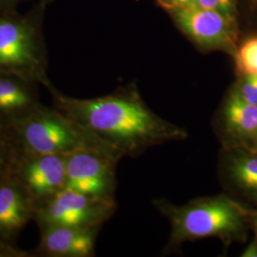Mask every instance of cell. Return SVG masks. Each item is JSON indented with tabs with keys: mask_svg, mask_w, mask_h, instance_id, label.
<instances>
[{
	"mask_svg": "<svg viewBox=\"0 0 257 257\" xmlns=\"http://www.w3.org/2000/svg\"><path fill=\"white\" fill-rule=\"evenodd\" d=\"M115 209V200H104L64 188L35 207L34 222L37 226L100 228Z\"/></svg>",
	"mask_w": 257,
	"mask_h": 257,
	"instance_id": "5b68a950",
	"label": "cell"
},
{
	"mask_svg": "<svg viewBox=\"0 0 257 257\" xmlns=\"http://www.w3.org/2000/svg\"><path fill=\"white\" fill-rule=\"evenodd\" d=\"M156 209L171 223V246L187 241L219 238L227 245L243 238L252 213L226 194L193 199L184 205L155 201Z\"/></svg>",
	"mask_w": 257,
	"mask_h": 257,
	"instance_id": "7a4b0ae2",
	"label": "cell"
},
{
	"mask_svg": "<svg viewBox=\"0 0 257 257\" xmlns=\"http://www.w3.org/2000/svg\"><path fill=\"white\" fill-rule=\"evenodd\" d=\"M120 158L95 151L66 156L65 189L104 200H115V169Z\"/></svg>",
	"mask_w": 257,
	"mask_h": 257,
	"instance_id": "ba28073f",
	"label": "cell"
},
{
	"mask_svg": "<svg viewBox=\"0 0 257 257\" xmlns=\"http://www.w3.org/2000/svg\"><path fill=\"white\" fill-rule=\"evenodd\" d=\"M65 158V156L29 153L16 148L10 176L36 207L64 189Z\"/></svg>",
	"mask_w": 257,
	"mask_h": 257,
	"instance_id": "8992f818",
	"label": "cell"
},
{
	"mask_svg": "<svg viewBox=\"0 0 257 257\" xmlns=\"http://www.w3.org/2000/svg\"><path fill=\"white\" fill-rule=\"evenodd\" d=\"M249 149H254V150H257V135L255 138H254V141H253L252 145H251V148H249Z\"/></svg>",
	"mask_w": 257,
	"mask_h": 257,
	"instance_id": "603a6c76",
	"label": "cell"
},
{
	"mask_svg": "<svg viewBox=\"0 0 257 257\" xmlns=\"http://www.w3.org/2000/svg\"><path fill=\"white\" fill-rule=\"evenodd\" d=\"M219 174L229 191L257 203V150L223 148Z\"/></svg>",
	"mask_w": 257,
	"mask_h": 257,
	"instance_id": "8fae6325",
	"label": "cell"
},
{
	"mask_svg": "<svg viewBox=\"0 0 257 257\" xmlns=\"http://www.w3.org/2000/svg\"><path fill=\"white\" fill-rule=\"evenodd\" d=\"M16 146L8 128L0 127V183L11 175Z\"/></svg>",
	"mask_w": 257,
	"mask_h": 257,
	"instance_id": "9a60e30c",
	"label": "cell"
},
{
	"mask_svg": "<svg viewBox=\"0 0 257 257\" xmlns=\"http://www.w3.org/2000/svg\"><path fill=\"white\" fill-rule=\"evenodd\" d=\"M38 86L19 76L0 74V127L9 128L42 104Z\"/></svg>",
	"mask_w": 257,
	"mask_h": 257,
	"instance_id": "7c38bea8",
	"label": "cell"
},
{
	"mask_svg": "<svg viewBox=\"0 0 257 257\" xmlns=\"http://www.w3.org/2000/svg\"><path fill=\"white\" fill-rule=\"evenodd\" d=\"M175 24L195 46L205 52L219 51L234 55L236 52V20L218 12L197 6L170 13Z\"/></svg>",
	"mask_w": 257,
	"mask_h": 257,
	"instance_id": "52a82bcc",
	"label": "cell"
},
{
	"mask_svg": "<svg viewBox=\"0 0 257 257\" xmlns=\"http://www.w3.org/2000/svg\"><path fill=\"white\" fill-rule=\"evenodd\" d=\"M33 251L19 248L16 244L0 239V257H34Z\"/></svg>",
	"mask_w": 257,
	"mask_h": 257,
	"instance_id": "ac0fdd59",
	"label": "cell"
},
{
	"mask_svg": "<svg viewBox=\"0 0 257 257\" xmlns=\"http://www.w3.org/2000/svg\"><path fill=\"white\" fill-rule=\"evenodd\" d=\"M232 89L245 101L257 106V75L241 74L238 82Z\"/></svg>",
	"mask_w": 257,
	"mask_h": 257,
	"instance_id": "2e32d148",
	"label": "cell"
},
{
	"mask_svg": "<svg viewBox=\"0 0 257 257\" xmlns=\"http://www.w3.org/2000/svg\"><path fill=\"white\" fill-rule=\"evenodd\" d=\"M234 56L240 74L257 75V37L244 41L236 49Z\"/></svg>",
	"mask_w": 257,
	"mask_h": 257,
	"instance_id": "5bb4252c",
	"label": "cell"
},
{
	"mask_svg": "<svg viewBox=\"0 0 257 257\" xmlns=\"http://www.w3.org/2000/svg\"><path fill=\"white\" fill-rule=\"evenodd\" d=\"M26 1H36V2L44 3V4L49 5L54 0H0V11L17 9V7L20 3L26 2Z\"/></svg>",
	"mask_w": 257,
	"mask_h": 257,
	"instance_id": "ffe728a7",
	"label": "cell"
},
{
	"mask_svg": "<svg viewBox=\"0 0 257 257\" xmlns=\"http://www.w3.org/2000/svg\"><path fill=\"white\" fill-rule=\"evenodd\" d=\"M251 222H252V224H253V228H254V230H255V233H256V238H257V211L255 212H253L252 213V217H251Z\"/></svg>",
	"mask_w": 257,
	"mask_h": 257,
	"instance_id": "7402d4cb",
	"label": "cell"
},
{
	"mask_svg": "<svg viewBox=\"0 0 257 257\" xmlns=\"http://www.w3.org/2000/svg\"><path fill=\"white\" fill-rule=\"evenodd\" d=\"M156 2L163 9L167 10L169 13L175 10L187 9L195 7L197 0H156Z\"/></svg>",
	"mask_w": 257,
	"mask_h": 257,
	"instance_id": "d6986e66",
	"label": "cell"
},
{
	"mask_svg": "<svg viewBox=\"0 0 257 257\" xmlns=\"http://www.w3.org/2000/svg\"><path fill=\"white\" fill-rule=\"evenodd\" d=\"M34 213V203L11 176L0 183V239L16 244Z\"/></svg>",
	"mask_w": 257,
	"mask_h": 257,
	"instance_id": "4fadbf2b",
	"label": "cell"
},
{
	"mask_svg": "<svg viewBox=\"0 0 257 257\" xmlns=\"http://www.w3.org/2000/svg\"><path fill=\"white\" fill-rule=\"evenodd\" d=\"M7 128L16 148L29 153L66 156L78 151H95L122 158L91 131L43 104Z\"/></svg>",
	"mask_w": 257,
	"mask_h": 257,
	"instance_id": "277c9868",
	"label": "cell"
},
{
	"mask_svg": "<svg viewBox=\"0 0 257 257\" xmlns=\"http://www.w3.org/2000/svg\"><path fill=\"white\" fill-rule=\"evenodd\" d=\"M47 4L36 2L24 14L18 10L0 11V74H11L45 88L48 52L43 33Z\"/></svg>",
	"mask_w": 257,
	"mask_h": 257,
	"instance_id": "3957f363",
	"label": "cell"
},
{
	"mask_svg": "<svg viewBox=\"0 0 257 257\" xmlns=\"http://www.w3.org/2000/svg\"><path fill=\"white\" fill-rule=\"evenodd\" d=\"M216 128L223 148H251L257 135L256 105L231 89L221 105Z\"/></svg>",
	"mask_w": 257,
	"mask_h": 257,
	"instance_id": "9c48e42d",
	"label": "cell"
},
{
	"mask_svg": "<svg viewBox=\"0 0 257 257\" xmlns=\"http://www.w3.org/2000/svg\"><path fill=\"white\" fill-rule=\"evenodd\" d=\"M46 89L55 108L91 131L122 157L139 156L150 148L188 137L186 130L151 110L136 87L86 99L59 92L53 83Z\"/></svg>",
	"mask_w": 257,
	"mask_h": 257,
	"instance_id": "6da1fadb",
	"label": "cell"
},
{
	"mask_svg": "<svg viewBox=\"0 0 257 257\" xmlns=\"http://www.w3.org/2000/svg\"><path fill=\"white\" fill-rule=\"evenodd\" d=\"M243 257H257V238L248 244V247L241 254Z\"/></svg>",
	"mask_w": 257,
	"mask_h": 257,
	"instance_id": "44dd1931",
	"label": "cell"
},
{
	"mask_svg": "<svg viewBox=\"0 0 257 257\" xmlns=\"http://www.w3.org/2000/svg\"><path fill=\"white\" fill-rule=\"evenodd\" d=\"M196 6L218 12L229 19L236 20L235 0H197Z\"/></svg>",
	"mask_w": 257,
	"mask_h": 257,
	"instance_id": "e0dca14e",
	"label": "cell"
},
{
	"mask_svg": "<svg viewBox=\"0 0 257 257\" xmlns=\"http://www.w3.org/2000/svg\"><path fill=\"white\" fill-rule=\"evenodd\" d=\"M40 240L33 251L35 256L91 257L100 228H80L64 225L37 226Z\"/></svg>",
	"mask_w": 257,
	"mask_h": 257,
	"instance_id": "30bf717a",
	"label": "cell"
}]
</instances>
